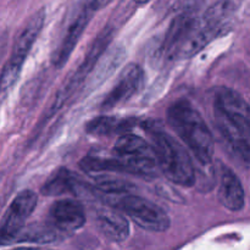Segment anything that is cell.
Segmentation results:
<instances>
[{"label": "cell", "mask_w": 250, "mask_h": 250, "mask_svg": "<svg viewBox=\"0 0 250 250\" xmlns=\"http://www.w3.org/2000/svg\"><path fill=\"white\" fill-rule=\"evenodd\" d=\"M216 127L227 146L244 163L250 164V106L239 93L221 87L214 94Z\"/></svg>", "instance_id": "1"}, {"label": "cell", "mask_w": 250, "mask_h": 250, "mask_svg": "<svg viewBox=\"0 0 250 250\" xmlns=\"http://www.w3.org/2000/svg\"><path fill=\"white\" fill-rule=\"evenodd\" d=\"M167 121L198 163L210 166L214 156V138L207 122L197 109L186 99L172 103L167 110Z\"/></svg>", "instance_id": "2"}, {"label": "cell", "mask_w": 250, "mask_h": 250, "mask_svg": "<svg viewBox=\"0 0 250 250\" xmlns=\"http://www.w3.org/2000/svg\"><path fill=\"white\" fill-rule=\"evenodd\" d=\"M146 132L159 170L170 182L181 187H193L195 183L194 165L182 144L154 125H148Z\"/></svg>", "instance_id": "3"}, {"label": "cell", "mask_w": 250, "mask_h": 250, "mask_svg": "<svg viewBox=\"0 0 250 250\" xmlns=\"http://www.w3.org/2000/svg\"><path fill=\"white\" fill-rule=\"evenodd\" d=\"M45 17L44 9L34 12L17 36L11 55L0 73V94H6L19 81L24 61L28 58L34 43L43 29Z\"/></svg>", "instance_id": "4"}, {"label": "cell", "mask_w": 250, "mask_h": 250, "mask_svg": "<svg viewBox=\"0 0 250 250\" xmlns=\"http://www.w3.org/2000/svg\"><path fill=\"white\" fill-rule=\"evenodd\" d=\"M117 158L128 165L131 175L153 178L156 176L158 164L153 148L142 137L132 133H122L114 146Z\"/></svg>", "instance_id": "5"}, {"label": "cell", "mask_w": 250, "mask_h": 250, "mask_svg": "<svg viewBox=\"0 0 250 250\" xmlns=\"http://www.w3.org/2000/svg\"><path fill=\"white\" fill-rule=\"evenodd\" d=\"M117 209L146 231L165 232L170 229V217L164 209L143 197L127 193L119 199Z\"/></svg>", "instance_id": "6"}, {"label": "cell", "mask_w": 250, "mask_h": 250, "mask_svg": "<svg viewBox=\"0 0 250 250\" xmlns=\"http://www.w3.org/2000/svg\"><path fill=\"white\" fill-rule=\"evenodd\" d=\"M37 204L38 197L33 190H23L12 200L0 224V246H6L16 241Z\"/></svg>", "instance_id": "7"}, {"label": "cell", "mask_w": 250, "mask_h": 250, "mask_svg": "<svg viewBox=\"0 0 250 250\" xmlns=\"http://www.w3.org/2000/svg\"><path fill=\"white\" fill-rule=\"evenodd\" d=\"M95 11L97 9L93 4V0H83L82 4L78 6L60 43L51 55V62L56 68H61L67 62Z\"/></svg>", "instance_id": "8"}, {"label": "cell", "mask_w": 250, "mask_h": 250, "mask_svg": "<svg viewBox=\"0 0 250 250\" xmlns=\"http://www.w3.org/2000/svg\"><path fill=\"white\" fill-rule=\"evenodd\" d=\"M143 68L137 63H129L120 73L112 89L102 103V111H109L133 98L143 84Z\"/></svg>", "instance_id": "9"}, {"label": "cell", "mask_w": 250, "mask_h": 250, "mask_svg": "<svg viewBox=\"0 0 250 250\" xmlns=\"http://www.w3.org/2000/svg\"><path fill=\"white\" fill-rule=\"evenodd\" d=\"M48 224L63 236L73 233L84 226V207L82 203L75 199L58 200L49 210Z\"/></svg>", "instance_id": "10"}, {"label": "cell", "mask_w": 250, "mask_h": 250, "mask_svg": "<svg viewBox=\"0 0 250 250\" xmlns=\"http://www.w3.org/2000/svg\"><path fill=\"white\" fill-rule=\"evenodd\" d=\"M197 21L198 17L195 16L193 10H181L180 14L172 19L170 27H168L167 32L164 37V41L161 43L160 49H159L160 56H163V58L165 56L170 60L175 59L176 51L178 50L182 42L185 41L190 29L197 23Z\"/></svg>", "instance_id": "11"}, {"label": "cell", "mask_w": 250, "mask_h": 250, "mask_svg": "<svg viewBox=\"0 0 250 250\" xmlns=\"http://www.w3.org/2000/svg\"><path fill=\"white\" fill-rule=\"evenodd\" d=\"M95 225L100 233L114 243H121L129 237V224L124 212L110 207L98 208Z\"/></svg>", "instance_id": "12"}, {"label": "cell", "mask_w": 250, "mask_h": 250, "mask_svg": "<svg viewBox=\"0 0 250 250\" xmlns=\"http://www.w3.org/2000/svg\"><path fill=\"white\" fill-rule=\"evenodd\" d=\"M112 39V28L106 27V28L103 29L98 37L95 38V41L93 42V44L90 45V48L88 49V51L85 53L84 59L81 62L80 67L76 70V72L66 81V84L68 87L72 88L73 90L77 89L81 84H82L83 81L85 80L88 75L93 71V68L98 65V62L100 61L102 56L105 54V50L109 46V44L111 43Z\"/></svg>", "instance_id": "13"}, {"label": "cell", "mask_w": 250, "mask_h": 250, "mask_svg": "<svg viewBox=\"0 0 250 250\" xmlns=\"http://www.w3.org/2000/svg\"><path fill=\"white\" fill-rule=\"evenodd\" d=\"M217 198L229 211H241L246 203V194L241 180L231 168L225 165H220Z\"/></svg>", "instance_id": "14"}, {"label": "cell", "mask_w": 250, "mask_h": 250, "mask_svg": "<svg viewBox=\"0 0 250 250\" xmlns=\"http://www.w3.org/2000/svg\"><path fill=\"white\" fill-rule=\"evenodd\" d=\"M136 119H117L114 116H98L90 120L85 126V132L95 137L111 136L115 133H127L133 126H136Z\"/></svg>", "instance_id": "15"}, {"label": "cell", "mask_w": 250, "mask_h": 250, "mask_svg": "<svg viewBox=\"0 0 250 250\" xmlns=\"http://www.w3.org/2000/svg\"><path fill=\"white\" fill-rule=\"evenodd\" d=\"M76 177L66 167H59L54 171L42 186V194L45 197H59L75 189Z\"/></svg>", "instance_id": "16"}, {"label": "cell", "mask_w": 250, "mask_h": 250, "mask_svg": "<svg viewBox=\"0 0 250 250\" xmlns=\"http://www.w3.org/2000/svg\"><path fill=\"white\" fill-rule=\"evenodd\" d=\"M81 168L88 173L93 172H129V167L120 158H100V156L88 155L81 160Z\"/></svg>", "instance_id": "17"}, {"label": "cell", "mask_w": 250, "mask_h": 250, "mask_svg": "<svg viewBox=\"0 0 250 250\" xmlns=\"http://www.w3.org/2000/svg\"><path fill=\"white\" fill-rule=\"evenodd\" d=\"M63 234H61L58 229H54L49 224L46 225H36V226L22 229L17 237L16 242H33V243H53L62 238Z\"/></svg>", "instance_id": "18"}, {"label": "cell", "mask_w": 250, "mask_h": 250, "mask_svg": "<svg viewBox=\"0 0 250 250\" xmlns=\"http://www.w3.org/2000/svg\"><path fill=\"white\" fill-rule=\"evenodd\" d=\"M125 58V51L122 48H116L109 54V55L105 58V61L99 65V68H98L97 76H95L94 80L92 81V84L99 85L100 83L104 80H106L110 75L112 73V71L116 70L117 66L122 62Z\"/></svg>", "instance_id": "19"}, {"label": "cell", "mask_w": 250, "mask_h": 250, "mask_svg": "<svg viewBox=\"0 0 250 250\" xmlns=\"http://www.w3.org/2000/svg\"><path fill=\"white\" fill-rule=\"evenodd\" d=\"M95 188L107 194H127L133 186L119 178L99 177L95 180Z\"/></svg>", "instance_id": "20"}, {"label": "cell", "mask_w": 250, "mask_h": 250, "mask_svg": "<svg viewBox=\"0 0 250 250\" xmlns=\"http://www.w3.org/2000/svg\"><path fill=\"white\" fill-rule=\"evenodd\" d=\"M112 1H114V0H93V4H94L95 9L99 10V9H103V7L107 6V5Z\"/></svg>", "instance_id": "21"}, {"label": "cell", "mask_w": 250, "mask_h": 250, "mask_svg": "<svg viewBox=\"0 0 250 250\" xmlns=\"http://www.w3.org/2000/svg\"><path fill=\"white\" fill-rule=\"evenodd\" d=\"M149 1H150V0H134V2H136L137 5H144V4H148Z\"/></svg>", "instance_id": "22"}]
</instances>
